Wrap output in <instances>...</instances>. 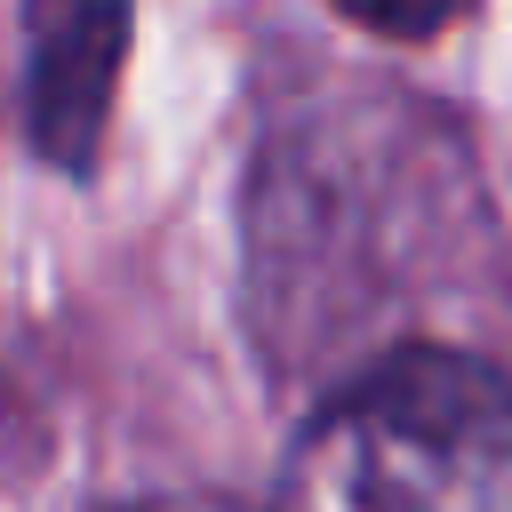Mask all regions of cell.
Masks as SVG:
<instances>
[{
  "label": "cell",
  "instance_id": "obj_1",
  "mask_svg": "<svg viewBox=\"0 0 512 512\" xmlns=\"http://www.w3.org/2000/svg\"><path fill=\"white\" fill-rule=\"evenodd\" d=\"M280 512H512V384L448 344L368 360L304 424Z\"/></svg>",
  "mask_w": 512,
  "mask_h": 512
},
{
  "label": "cell",
  "instance_id": "obj_3",
  "mask_svg": "<svg viewBox=\"0 0 512 512\" xmlns=\"http://www.w3.org/2000/svg\"><path fill=\"white\" fill-rule=\"evenodd\" d=\"M120 512H248V504H224V496H152V504H120Z\"/></svg>",
  "mask_w": 512,
  "mask_h": 512
},
{
  "label": "cell",
  "instance_id": "obj_2",
  "mask_svg": "<svg viewBox=\"0 0 512 512\" xmlns=\"http://www.w3.org/2000/svg\"><path fill=\"white\" fill-rule=\"evenodd\" d=\"M120 48H128L120 8H64L40 32L24 112H32V144L48 160H64V168L88 160V144L104 128V104H112V80H120Z\"/></svg>",
  "mask_w": 512,
  "mask_h": 512
}]
</instances>
